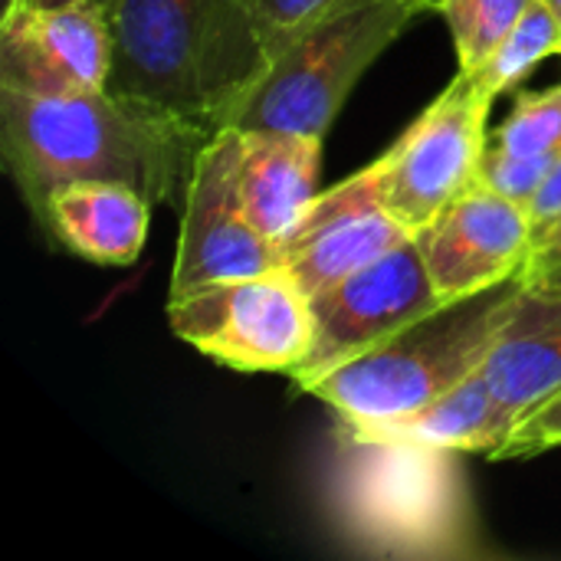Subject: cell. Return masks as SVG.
<instances>
[{
  "label": "cell",
  "instance_id": "6da1fadb",
  "mask_svg": "<svg viewBox=\"0 0 561 561\" xmlns=\"http://www.w3.org/2000/svg\"><path fill=\"white\" fill-rule=\"evenodd\" d=\"M105 92L194 141L233 128L273 66L260 0H118Z\"/></svg>",
  "mask_w": 561,
  "mask_h": 561
},
{
  "label": "cell",
  "instance_id": "7a4b0ae2",
  "mask_svg": "<svg viewBox=\"0 0 561 561\" xmlns=\"http://www.w3.org/2000/svg\"><path fill=\"white\" fill-rule=\"evenodd\" d=\"M201 141L112 92L33 95L0 89V154L33 217L69 184L112 181L151 204L184 194Z\"/></svg>",
  "mask_w": 561,
  "mask_h": 561
},
{
  "label": "cell",
  "instance_id": "3957f363",
  "mask_svg": "<svg viewBox=\"0 0 561 561\" xmlns=\"http://www.w3.org/2000/svg\"><path fill=\"white\" fill-rule=\"evenodd\" d=\"M460 450L365 437L339 421L329 510L362 552L388 559L477 556Z\"/></svg>",
  "mask_w": 561,
  "mask_h": 561
},
{
  "label": "cell",
  "instance_id": "277c9868",
  "mask_svg": "<svg viewBox=\"0 0 561 561\" xmlns=\"http://www.w3.org/2000/svg\"><path fill=\"white\" fill-rule=\"evenodd\" d=\"M523 293L526 273L486 293L444 302L319 378L309 394L325 401L339 421L352 427H371L421 411L480 371L496 339L513 322Z\"/></svg>",
  "mask_w": 561,
  "mask_h": 561
},
{
  "label": "cell",
  "instance_id": "5b68a950",
  "mask_svg": "<svg viewBox=\"0 0 561 561\" xmlns=\"http://www.w3.org/2000/svg\"><path fill=\"white\" fill-rule=\"evenodd\" d=\"M434 0H348L296 36L243 102L233 128L325 138L368 66Z\"/></svg>",
  "mask_w": 561,
  "mask_h": 561
},
{
  "label": "cell",
  "instance_id": "8992f818",
  "mask_svg": "<svg viewBox=\"0 0 561 561\" xmlns=\"http://www.w3.org/2000/svg\"><path fill=\"white\" fill-rule=\"evenodd\" d=\"M168 322L181 342L237 371L293 375L312 348V302L283 266L171 296Z\"/></svg>",
  "mask_w": 561,
  "mask_h": 561
},
{
  "label": "cell",
  "instance_id": "52a82bcc",
  "mask_svg": "<svg viewBox=\"0 0 561 561\" xmlns=\"http://www.w3.org/2000/svg\"><path fill=\"white\" fill-rule=\"evenodd\" d=\"M493 102L460 69L424 115L378 158L385 204L411 233L477 184L480 161L490 148L486 118Z\"/></svg>",
  "mask_w": 561,
  "mask_h": 561
},
{
  "label": "cell",
  "instance_id": "ba28073f",
  "mask_svg": "<svg viewBox=\"0 0 561 561\" xmlns=\"http://www.w3.org/2000/svg\"><path fill=\"white\" fill-rule=\"evenodd\" d=\"M309 302L312 348L306 362L289 375L302 391H309L339 365L365 355L368 348L444 306L414 237L381 260L316 293Z\"/></svg>",
  "mask_w": 561,
  "mask_h": 561
},
{
  "label": "cell",
  "instance_id": "9c48e42d",
  "mask_svg": "<svg viewBox=\"0 0 561 561\" xmlns=\"http://www.w3.org/2000/svg\"><path fill=\"white\" fill-rule=\"evenodd\" d=\"M276 266L279 247L250 224L240 204V128H224L191 161L171 296Z\"/></svg>",
  "mask_w": 561,
  "mask_h": 561
},
{
  "label": "cell",
  "instance_id": "30bf717a",
  "mask_svg": "<svg viewBox=\"0 0 561 561\" xmlns=\"http://www.w3.org/2000/svg\"><path fill=\"white\" fill-rule=\"evenodd\" d=\"M112 13L92 3L7 0L0 20V89L79 95L108 85Z\"/></svg>",
  "mask_w": 561,
  "mask_h": 561
},
{
  "label": "cell",
  "instance_id": "8fae6325",
  "mask_svg": "<svg viewBox=\"0 0 561 561\" xmlns=\"http://www.w3.org/2000/svg\"><path fill=\"white\" fill-rule=\"evenodd\" d=\"M411 237L385 204L381 161L375 158L348 181L316 194L299 224L279 240V266L312 299Z\"/></svg>",
  "mask_w": 561,
  "mask_h": 561
},
{
  "label": "cell",
  "instance_id": "7c38bea8",
  "mask_svg": "<svg viewBox=\"0 0 561 561\" xmlns=\"http://www.w3.org/2000/svg\"><path fill=\"white\" fill-rule=\"evenodd\" d=\"M414 240L437 296L457 302L526 273L536 253V224L529 207L473 184Z\"/></svg>",
  "mask_w": 561,
  "mask_h": 561
},
{
  "label": "cell",
  "instance_id": "4fadbf2b",
  "mask_svg": "<svg viewBox=\"0 0 561 561\" xmlns=\"http://www.w3.org/2000/svg\"><path fill=\"white\" fill-rule=\"evenodd\" d=\"M503 417L516 431L526 414L561 391V296L526 279L513 322L480 365Z\"/></svg>",
  "mask_w": 561,
  "mask_h": 561
},
{
  "label": "cell",
  "instance_id": "5bb4252c",
  "mask_svg": "<svg viewBox=\"0 0 561 561\" xmlns=\"http://www.w3.org/2000/svg\"><path fill=\"white\" fill-rule=\"evenodd\" d=\"M319 164L322 138L316 135L240 128V204L276 247L316 201Z\"/></svg>",
  "mask_w": 561,
  "mask_h": 561
},
{
  "label": "cell",
  "instance_id": "9a60e30c",
  "mask_svg": "<svg viewBox=\"0 0 561 561\" xmlns=\"http://www.w3.org/2000/svg\"><path fill=\"white\" fill-rule=\"evenodd\" d=\"M36 224L66 247L69 253L102 263V266H128L141 256L148 224H151V201L112 181H82L59 187Z\"/></svg>",
  "mask_w": 561,
  "mask_h": 561
},
{
  "label": "cell",
  "instance_id": "2e32d148",
  "mask_svg": "<svg viewBox=\"0 0 561 561\" xmlns=\"http://www.w3.org/2000/svg\"><path fill=\"white\" fill-rule=\"evenodd\" d=\"M352 431L365 437H381V440H411V444H427V447H444V450H460V454H490V457L513 434L510 421L503 417L480 371L421 411H411L404 417L371 424V427H352Z\"/></svg>",
  "mask_w": 561,
  "mask_h": 561
},
{
  "label": "cell",
  "instance_id": "e0dca14e",
  "mask_svg": "<svg viewBox=\"0 0 561 561\" xmlns=\"http://www.w3.org/2000/svg\"><path fill=\"white\" fill-rule=\"evenodd\" d=\"M549 56H561V20L542 0H536L529 13L516 23V30L500 43V49L470 76L490 99H496Z\"/></svg>",
  "mask_w": 561,
  "mask_h": 561
},
{
  "label": "cell",
  "instance_id": "ac0fdd59",
  "mask_svg": "<svg viewBox=\"0 0 561 561\" xmlns=\"http://www.w3.org/2000/svg\"><path fill=\"white\" fill-rule=\"evenodd\" d=\"M533 3L536 0H437L434 10L454 33L460 69L473 72L500 49Z\"/></svg>",
  "mask_w": 561,
  "mask_h": 561
},
{
  "label": "cell",
  "instance_id": "d6986e66",
  "mask_svg": "<svg viewBox=\"0 0 561 561\" xmlns=\"http://www.w3.org/2000/svg\"><path fill=\"white\" fill-rule=\"evenodd\" d=\"M493 145L513 154L561 151V82L546 92L519 95L516 108L493 135Z\"/></svg>",
  "mask_w": 561,
  "mask_h": 561
},
{
  "label": "cell",
  "instance_id": "ffe728a7",
  "mask_svg": "<svg viewBox=\"0 0 561 561\" xmlns=\"http://www.w3.org/2000/svg\"><path fill=\"white\" fill-rule=\"evenodd\" d=\"M559 151L556 154H513V151H503L496 145L486 148L483 161H480V171H477V184L480 187H490L523 207H529V201L539 194V187L546 184L552 164H556Z\"/></svg>",
  "mask_w": 561,
  "mask_h": 561
},
{
  "label": "cell",
  "instance_id": "44dd1931",
  "mask_svg": "<svg viewBox=\"0 0 561 561\" xmlns=\"http://www.w3.org/2000/svg\"><path fill=\"white\" fill-rule=\"evenodd\" d=\"M342 3L348 0H260L263 39L270 56L276 59L296 36H302L312 23H319Z\"/></svg>",
  "mask_w": 561,
  "mask_h": 561
},
{
  "label": "cell",
  "instance_id": "7402d4cb",
  "mask_svg": "<svg viewBox=\"0 0 561 561\" xmlns=\"http://www.w3.org/2000/svg\"><path fill=\"white\" fill-rule=\"evenodd\" d=\"M561 447V391L542 401L533 414L519 421L510 440L490 460H513V457H536L542 450Z\"/></svg>",
  "mask_w": 561,
  "mask_h": 561
},
{
  "label": "cell",
  "instance_id": "603a6c76",
  "mask_svg": "<svg viewBox=\"0 0 561 561\" xmlns=\"http://www.w3.org/2000/svg\"><path fill=\"white\" fill-rule=\"evenodd\" d=\"M529 217H533V224H536V240H539L552 224H559L561 220V151L559 158H556V164H552V171H549V178H546V184H542L539 194L529 201Z\"/></svg>",
  "mask_w": 561,
  "mask_h": 561
},
{
  "label": "cell",
  "instance_id": "cb8c5ba5",
  "mask_svg": "<svg viewBox=\"0 0 561 561\" xmlns=\"http://www.w3.org/2000/svg\"><path fill=\"white\" fill-rule=\"evenodd\" d=\"M526 279L561 296V250H536L526 266Z\"/></svg>",
  "mask_w": 561,
  "mask_h": 561
},
{
  "label": "cell",
  "instance_id": "d4e9b609",
  "mask_svg": "<svg viewBox=\"0 0 561 561\" xmlns=\"http://www.w3.org/2000/svg\"><path fill=\"white\" fill-rule=\"evenodd\" d=\"M536 250H561V220L552 224L539 240H536Z\"/></svg>",
  "mask_w": 561,
  "mask_h": 561
},
{
  "label": "cell",
  "instance_id": "484cf974",
  "mask_svg": "<svg viewBox=\"0 0 561 561\" xmlns=\"http://www.w3.org/2000/svg\"><path fill=\"white\" fill-rule=\"evenodd\" d=\"M26 3H92V7L108 10L112 16H115V7H118V0H26Z\"/></svg>",
  "mask_w": 561,
  "mask_h": 561
},
{
  "label": "cell",
  "instance_id": "4316f807",
  "mask_svg": "<svg viewBox=\"0 0 561 561\" xmlns=\"http://www.w3.org/2000/svg\"><path fill=\"white\" fill-rule=\"evenodd\" d=\"M542 3H546V7H549V10H552V13L561 20V0H542Z\"/></svg>",
  "mask_w": 561,
  "mask_h": 561
},
{
  "label": "cell",
  "instance_id": "83f0119b",
  "mask_svg": "<svg viewBox=\"0 0 561 561\" xmlns=\"http://www.w3.org/2000/svg\"><path fill=\"white\" fill-rule=\"evenodd\" d=\"M434 3H437V0H434Z\"/></svg>",
  "mask_w": 561,
  "mask_h": 561
}]
</instances>
